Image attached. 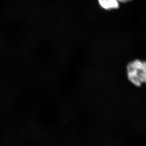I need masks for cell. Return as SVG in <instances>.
<instances>
[{
  "label": "cell",
  "instance_id": "obj_1",
  "mask_svg": "<svg viewBox=\"0 0 146 146\" xmlns=\"http://www.w3.org/2000/svg\"><path fill=\"white\" fill-rule=\"evenodd\" d=\"M128 79L137 86L146 84V62L139 60L131 62L127 66Z\"/></svg>",
  "mask_w": 146,
  "mask_h": 146
},
{
  "label": "cell",
  "instance_id": "obj_2",
  "mask_svg": "<svg viewBox=\"0 0 146 146\" xmlns=\"http://www.w3.org/2000/svg\"><path fill=\"white\" fill-rule=\"evenodd\" d=\"M100 5L106 10L117 9L119 7L118 0H98Z\"/></svg>",
  "mask_w": 146,
  "mask_h": 146
},
{
  "label": "cell",
  "instance_id": "obj_3",
  "mask_svg": "<svg viewBox=\"0 0 146 146\" xmlns=\"http://www.w3.org/2000/svg\"><path fill=\"white\" fill-rule=\"evenodd\" d=\"M119 2L121 3H126L127 2L129 1H131V0H118Z\"/></svg>",
  "mask_w": 146,
  "mask_h": 146
}]
</instances>
